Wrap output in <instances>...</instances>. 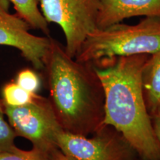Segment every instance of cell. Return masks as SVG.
<instances>
[{
    "label": "cell",
    "mask_w": 160,
    "mask_h": 160,
    "mask_svg": "<svg viewBox=\"0 0 160 160\" xmlns=\"http://www.w3.org/2000/svg\"><path fill=\"white\" fill-rule=\"evenodd\" d=\"M148 54L116 58L96 67L105 92V125L127 140L141 160H160V145L143 97L141 73Z\"/></svg>",
    "instance_id": "7a4b0ae2"
},
{
    "label": "cell",
    "mask_w": 160,
    "mask_h": 160,
    "mask_svg": "<svg viewBox=\"0 0 160 160\" xmlns=\"http://www.w3.org/2000/svg\"><path fill=\"white\" fill-rule=\"evenodd\" d=\"M55 143L65 154L75 160H136L137 153L122 135L105 125L91 136H81L60 129Z\"/></svg>",
    "instance_id": "5b68a950"
},
{
    "label": "cell",
    "mask_w": 160,
    "mask_h": 160,
    "mask_svg": "<svg viewBox=\"0 0 160 160\" xmlns=\"http://www.w3.org/2000/svg\"><path fill=\"white\" fill-rule=\"evenodd\" d=\"M97 28L136 17L160 18V0H99Z\"/></svg>",
    "instance_id": "ba28073f"
},
{
    "label": "cell",
    "mask_w": 160,
    "mask_h": 160,
    "mask_svg": "<svg viewBox=\"0 0 160 160\" xmlns=\"http://www.w3.org/2000/svg\"><path fill=\"white\" fill-rule=\"evenodd\" d=\"M143 97L150 116L160 106V51L149 55L141 73Z\"/></svg>",
    "instance_id": "9c48e42d"
},
{
    "label": "cell",
    "mask_w": 160,
    "mask_h": 160,
    "mask_svg": "<svg viewBox=\"0 0 160 160\" xmlns=\"http://www.w3.org/2000/svg\"><path fill=\"white\" fill-rule=\"evenodd\" d=\"M13 5L16 14L27 22L31 28L39 30L50 37L49 24L39 8L40 0H8Z\"/></svg>",
    "instance_id": "30bf717a"
},
{
    "label": "cell",
    "mask_w": 160,
    "mask_h": 160,
    "mask_svg": "<svg viewBox=\"0 0 160 160\" xmlns=\"http://www.w3.org/2000/svg\"><path fill=\"white\" fill-rule=\"evenodd\" d=\"M50 160H75L69 156L65 154L59 148L53 151L51 154Z\"/></svg>",
    "instance_id": "2e32d148"
},
{
    "label": "cell",
    "mask_w": 160,
    "mask_h": 160,
    "mask_svg": "<svg viewBox=\"0 0 160 160\" xmlns=\"http://www.w3.org/2000/svg\"><path fill=\"white\" fill-rule=\"evenodd\" d=\"M37 94L23 89L15 82L6 83L2 90L3 103L12 107H19L31 103Z\"/></svg>",
    "instance_id": "8fae6325"
},
{
    "label": "cell",
    "mask_w": 160,
    "mask_h": 160,
    "mask_svg": "<svg viewBox=\"0 0 160 160\" xmlns=\"http://www.w3.org/2000/svg\"><path fill=\"white\" fill-rule=\"evenodd\" d=\"M4 105L8 122L17 137L31 142L33 148L48 153L57 150L55 133L62 129L48 98L37 93L31 103L19 107Z\"/></svg>",
    "instance_id": "8992f818"
},
{
    "label": "cell",
    "mask_w": 160,
    "mask_h": 160,
    "mask_svg": "<svg viewBox=\"0 0 160 160\" xmlns=\"http://www.w3.org/2000/svg\"><path fill=\"white\" fill-rule=\"evenodd\" d=\"M43 71L48 99L64 131L88 137L105 125V92L94 66L71 57L51 38Z\"/></svg>",
    "instance_id": "6da1fadb"
},
{
    "label": "cell",
    "mask_w": 160,
    "mask_h": 160,
    "mask_svg": "<svg viewBox=\"0 0 160 160\" xmlns=\"http://www.w3.org/2000/svg\"><path fill=\"white\" fill-rule=\"evenodd\" d=\"M51 154L34 148L25 151L17 147L13 151L0 153V160H50Z\"/></svg>",
    "instance_id": "4fadbf2b"
},
{
    "label": "cell",
    "mask_w": 160,
    "mask_h": 160,
    "mask_svg": "<svg viewBox=\"0 0 160 160\" xmlns=\"http://www.w3.org/2000/svg\"><path fill=\"white\" fill-rule=\"evenodd\" d=\"M160 51V18L145 17L136 25L122 22L97 28L88 36L75 57L101 67L116 58Z\"/></svg>",
    "instance_id": "3957f363"
},
{
    "label": "cell",
    "mask_w": 160,
    "mask_h": 160,
    "mask_svg": "<svg viewBox=\"0 0 160 160\" xmlns=\"http://www.w3.org/2000/svg\"><path fill=\"white\" fill-rule=\"evenodd\" d=\"M39 7L48 23L62 30L66 53L75 58L88 36L97 28L99 0H40Z\"/></svg>",
    "instance_id": "277c9868"
},
{
    "label": "cell",
    "mask_w": 160,
    "mask_h": 160,
    "mask_svg": "<svg viewBox=\"0 0 160 160\" xmlns=\"http://www.w3.org/2000/svg\"><path fill=\"white\" fill-rule=\"evenodd\" d=\"M15 82L26 91L37 93L41 86V81L39 75L34 71L25 68L17 73Z\"/></svg>",
    "instance_id": "5bb4252c"
},
{
    "label": "cell",
    "mask_w": 160,
    "mask_h": 160,
    "mask_svg": "<svg viewBox=\"0 0 160 160\" xmlns=\"http://www.w3.org/2000/svg\"><path fill=\"white\" fill-rule=\"evenodd\" d=\"M10 4L8 0H0V14L9 13Z\"/></svg>",
    "instance_id": "e0dca14e"
},
{
    "label": "cell",
    "mask_w": 160,
    "mask_h": 160,
    "mask_svg": "<svg viewBox=\"0 0 160 160\" xmlns=\"http://www.w3.org/2000/svg\"><path fill=\"white\" fill-rule=\"evenodd\" d=\"M5 116L3 101L0 97V153L13 151L17 148L14 142L17 136Z\"/></svg>",
    "instance_id": "7c38bea8"
},
{
    "label": "cell",
    "mask_w": 160,
    "mask_h": 160,
    "mask_svg": "<svg viewBox=\"0 0 160 160\" xmlns=\"http://www.w3.org/2000/svg\"><path fill=\"white\" fill-rule=\"evenodd\" d=\"M136 160H141V159H139V158H137V159H136Z\"/></svg>",
    "instance_id": "ac0fdd59"
},
{
    "label": "cell",
    "mask_w": 160,
    "mask_h": 160,
    "mask_svg": "<svg viewBox=\"0 0 160 160\" xmlns=\"http://www.w3.org/2000/svg\"><path fill=\"white\" fill-rule=\"evenodd\" d=\"M30 29L28 24L17 14H0V45L19 50L36 70L43 71L51 37L35 36L30 33Z\"/></svg>",
    "instance_id": "52a82bcc"
},
{
    "label": "cell",
    "mask_w": 160,
    "mask_h": 160,
    "mask_svg": "<svg viewBox=\"0 0 160 160\" xmlns=\"http://www.w3.org/2000/svg\"><path fill=\"white\" fill-rule=\"evenodd\" d=\"M151 118L153 131L160 145V106L151 115Z\"/></svg>",
    "instance_id": "9a60e30c"
}]
</instances>
